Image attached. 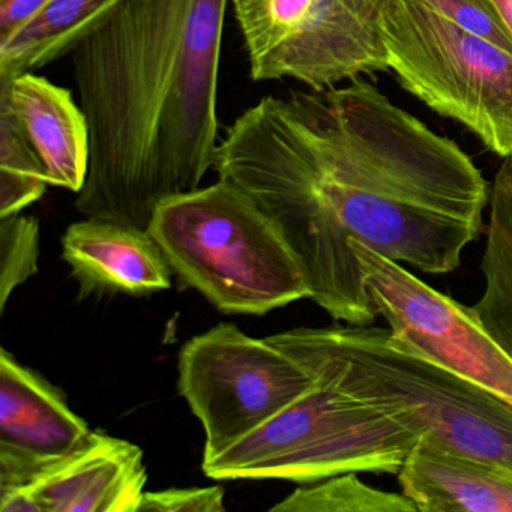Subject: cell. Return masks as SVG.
Masks as SVG:
<instances>
[{
    "label": "cell",
    "mask_w": 512,
    "mask_h": 512,
    "mask_svg": "<svg viewBox=\"0 0 512 512\" xmlns=\"http://www.w3.org/2000/svg\"><path fill=\"white\" fill-rule=\"evenodd\" d=\"M91 434L61 389L0 350V490L31 481Z\"/></svg>",
    "instance_id": "11"
},
{
    "label": "cell",
    "mask_w": 512,
    "mask_h": 512,
    "mask_svg": "<svg viewBox=\"0 0 512 512\" xmlns=\"http://www.w3.org/2000/svg\"><path fill=\"white\" fill-rule=\"evenodd\" d=\"M40 223L29 215L0 218V311L8 299L38 272Z\"/></svg>",
    "instance_id": "19"
},
{
    "label": "cell",
    "mask_w": 512,
    "mask_h": 512,
    "mask_svg": "<svg viewBox=\"0 0 512 512\" xmlns=\"http://www.w3.org/2000/svg\"><path fill=\"white\" fill-rule=\"evenodd\" d=\"M488 2L496 11L509 37L512 38V0H488Z\"/></svg>",
    "instance_id": "23"
},
{
    "label": "cell",
    "mask_w": 512,
    "mask_h": 512,
    "mask_svg": "<svg viewBox=\"0 0 512 512\" xmlns=\"http://www.w3.org/2000/svg\"><path fill=\"white\" fill-rule=\"evenodd\" d=\"M148 482L143 451L101 431L47 464L31 481L0 490L2 512H139Z\"/></svg>",
    "instance_id": "10"
},
{
    "label": "cell",
    "mask_w": 512,
    "mask_h": 512,
    "mask_svg": "<svg viewBox=\"0 0 512 512\" xmlns=\"http://www.w3.org/2000/svg\"><path fill=\"white\" fill-rule=\"evenodd\" d=\"M251 79L313 91L389 70L374 0H230Z\"/></svg>",
    "instance_id": "7"
},
{
    "label": "cell",
    "mask_w": 512,
    "mask_h": 512,
    "mask_svg": "<svg viewBox=\"0 0 512 512\" xmlns=\"http://www.w3.org/2000/svg\"><path fill=\"white\" fill-rule=\"evenodd\" d=\"M377 317L398 337L454 373L512 403V359L491 337L473 307L407 271L361 242H350Z\"/></svg>",
    "instance_id": "9"
},
{
    "label": "cell",
    "mask_w": 512,
    "mask_h": 512,
    "mask_svg": "<svg viewBox=\"0 0 512 512\" xmlns=\"http://www.w3.org/2000/svg\"><path fill=\"white\" fill-rule=\"evenodd\" d=\"M230 0H122L71 56L91 161L76 208L148 229L214 170Z\"/></svg>",
    "instance_id": "2"
},
{
    "label": "cell",
    "mask_w": 512,
    "mask_h": 512,
    "mask_svg": "<svg viewBox=\"0 0 512 512\" xmlns=\"http://www.w3.org/2000/svg\"><path fill=\"white\" fill-rule=\"evenodd\" d=\"M298 365L310 376V388L250 436L203 457V473L217 481L299 484L349 472L398 475L419 437L392 416L350 397L317 368Z\"/></svg>",
    "instance_id": "5"
},
{
    "label": "cell",
    "mask_w": 512,
    "mask_h": 512,
    "mask_svg": "<svg viewBox=\"0 0 512 512\" xmlns=\"http://www.w3.org/2000/svg\"><path fill=\"white\" fill-rule=\"evenodd\" d=\"M214 170L277 223L308 299L347 325L377 319L350 242L451 274L490 202V182L454 140L359 77L263 98L227 130Z\"/></svg>",
    "instance_id": "1"
},
{
    "label": "cell",
    "mask_w": 512,
    "mask_h": 512,
    "mask_svg": "<svg viewBox=\"0 0 512 512\" xmlns=\"http://www.w3.org/2000/svg\"><path fill=\"white\" fill-rule=\"evenodd\" d=\"M419 512H512V469L419 437L397 475Z\"/></svg>",
    "instance_id": "14"
},
{
    "label": "cell",
    "mask_w": 512,
    "mask_h": 512,
    "mask_svg": "<svg viewBox=\"0 0 512 512\" xmlns=\"http://www.w3.org/2000/svg\"><path fill=\"white\" fill-rule=\"evenodd\" d=\"M122 0H49L43 10L0 38V79L16 77L70 55Z\"/></svg>",
    "instance_id": "15"
},
{
    "label": "cell",
    "mask_w": 512,
    "mask_h": 512,
    "mask_svg": "<svg viewBox=\"0 0 512 512\" xmlns=\"http://www.w3.org/2000/svg\"><path fill=\"white\" fill-rule=\"evenodd\" d=\"M46 169L19 118L0 97V218L22 214L46 193Z\"/></svg>",
    "instance_id": "17"
},
{
    "label": "cell",
    "mask_w": 512,
    "mask_h": 512,
    "mask_svg": "<svg viewBox=\"0 0 512 512\" xmlns=\"http://www.w3.org/2000/svg\"><path fill=\"white\" fill-rule=\"evenodd\" d=\"M401 85L433 112L512 160V55L469 34L425 0H374Z\"/></svg>",
    "instance_id": "6"
},
{
    "label": "cell",
    "mask_w": 512,
    "mask_h": 512,
    "mask_svg": "<svg viewBox=\"0 0 512 512\" xmlns=\"http://www.w3.org/2000/svg\"><path fill=\"white\" fill-rule=\"evenodd\" d=\"M437 13L512 55V38L488 0H425Z\"/></svg>",
    "instance_id": "20"
},
{
    "label": "cell",
    "mask_w": 512,
    "mask_h": 512,
    "mask_svg": "<svg viewBox=\"0 0 512 512\" xmlns=\"http://www.w3.org/2000/svg\"><path fill=\"white\" fill-rule=\"evenodd\" d=\"M271 512H419L404 493H391L365 484L356 472L329 476L296 488Z\"/></svg>",
    "instance_id": "18"
},
{
    "label": "cell",
    "mask_w": 512,
    "mask_h": 512,
    "mask_svg": "<svg viewBox=\"0 0 512 512\" xmlns=\"http://www.w3.org/2000/svg\"><path fill=\"white\" fill-rule=\"evenodd\" d=\"M49 0H0V38L25 25Z\"/></svg>",
    "instance_id": "22"
},
{
    "label": "cell",
    "mask_w": 512,
    "mask_h": 512,
    "mask_svg": "<svg viewBox=\"0 0 512 512\" xmlns=\"http://www.w3.org/2000/svg\"><path fill=\"white\" fill-rule=\"evenodd\" d=\"M485 235L484 290L472 307L512 359V160H503L491 182Z\"/></svg>",
    "instance_id": "16"
},
{
    "label": "cell",
    "mask_w": 512,
    "mask_h": 512,
    "mask_svg": "<svg viewBox=\"0 0 512 512\" xmlns=\"http://www.w3.org/2000/svg\"><path fill=\"white\" fill-rule=\"evenodd\" d=\"M266 338L416 436L512 469V403L443 367L391 329L344 323Z\"/></svg>",
    "instance_id": "3"
},
{
    "label": "cell",
    "mask_w": 512,
    "mask_h": 512,
    "mask_svg": "<svg viewBox=\"0 0 512 512\" xmlns=\"http://www.w3.org/2000/svg\"><path fill=\"white\" fill-rule=\"evenodd\" d=\"M0 97L13 107L46 169L49 185L79 194L91 161V131L71 92L26 73L2 77Z\"/></svg>",
    "instance_id": "13"
},
{
    "label": "cell",
    "mask_w": 512,
    "mask_h": 512,
    "mask_svg": "<svg viewBox=\"0 0 512 512\" xmlns=\"http://www.w3.org/2000/svg\"><path fill=\"white\" fill-rule=\"evenodd\" d=\"M224 512V490L214 487L145 491L139 512Z\"/></svg>",
    "instance_id": "21"
},
{
    "label": "cell",
    "mask_w": 512,
    "mask_h": 512,
    "mask_svg": "<svg viewBox=\"0 0 512 512\" xmlns=\"http://www.w3.org/2000/svg\"><path fill=\"white\" fill-rule=\"evenodd\" d=\"M62 257L80 296H143L172 287L173 271L148 229L88 217L62 236Z\"/></svg>",
    "instance_id": "12"
},
{
    "label": "cell",
    "mask_w": 512,
    "mask_h": 512,
    "mask_svg": "<svg viewBox=\"0 0 512 512\" xmlns=\"http://www.w3.org/2000/svg\"><path fill=\"white\" fill-rule=\"evenodd\" d=\"M310 385L295 359L233 323L196 335L179 352V394L205 430L203 457L268 424Z\"/></svg>",
    "instance_id": "8"
},
{
    "label": "cell",
    "mask_w": 512,
    "mask_h": 512,
    "mask_svg": "<svg viewBox=\"0 0 512 512\" xmlns=\"http://www.w3.org/2000/svg\"><path fill=\"white\" fill-rule=\"evenodd\" d=\"M148 230L173 274L221 313L263 316L310 298L280 227L223 179L161 202Z\"/></svg>",
    "instance_id": "4"
}]
</instances>
